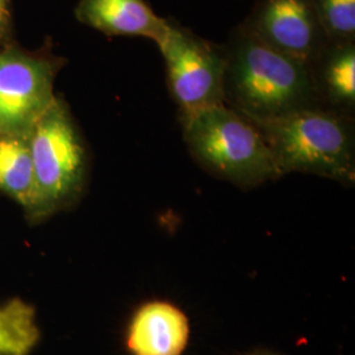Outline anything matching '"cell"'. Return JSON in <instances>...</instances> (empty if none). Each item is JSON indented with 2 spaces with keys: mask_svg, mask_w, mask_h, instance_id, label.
<instances>
[{
  "mask_svg": "<svg viewBox=\"0 0 355 355\" xmlns=\"http://www.w3.org/2000/svg\"><path fill=\"white\" fill-rule=\"evenodd\" d=\"M225 51V104L252 123L321 107L309 66L274 51L245 24Z\"/></svg>",
  "mask_w": 355,
  "mask_h": 355,
  "instance_id": "cell-1",
  "label": "cell"
},
{
  "mask_svg": "<svg viewBox=\"0 0 355 355\" xmlns=\"http://www.w3.org/2000/svg\"><path fill=\"white\" fill-rule=\"evenodd\" d=\"M253 124L280 177L303 173L354 186V127L350 117L313 107Z\"/></svg>",
  "mask_w": 355,
  "mask_h": 355,
  "instance_id": "cell-2",
  "label": "cell"
},
{
  "mask_svg": "<svg viewBox=\"0 0 355 355\" xmlns=\"http://www.w3.org/2000/svg\"><path fill=\"white\" fill-rule=\"evenodd\" d=\"M35 192L26 221L41 224L73 207L89 182V154L86 140L69 104L55 96L29 136Z\"/></svg>",
  "mask_w": 355,
  "mask_h": 355,
  "instance_id": "cell-3",
  "label": "cell"
},
{
  "mask_svg": "<svg viewBox=\"0 0 355 355\" xmlns=\"http://www.w3.org/2000/svg\"><path fill=\"white\" fill-rule=\"evenodd\" d=\"M180 124L192 158L216 178L241 189L279 179L258 128L227 104L180 117Z\"/></svg>",
  "mask_w": 355,
  "mask_h": 355,
  "instance_id": "cell-4",
  "label": "cell"
},
{
  "mask_svg": "<svg viewBox=\"0 0 355 355\" xmlns=\"http://www.w3.org/2000/svg\"><path fill=\"white\" fill-rule=\"evenodd\" d=\"M66 58L49 48L31 51L15 41L0 48V133L29 136L55 99Z\"/></svg>",
  "mask_w": 355,
  "mask_h": 355,
  "instance_id": "cell-5",
  "label": "cell"
},
{
  "mask_svg": "<svg viewBox=\"0 0 355 355\" xmlns=\"http://www.w3.org/2000/svg\"><path fill=\"white\" fill-rule=\"evenodd\" d=\"M165 60L170 96L184 117L209 107L225 104V51L168 20L165 37L158 44Z\"/></svg>",
  "mask_w": 355,
  "mask_h": 355,
  "instance_id": "cell-6",
  "label": "cell"
},
{
  "mask_svg": "<svg viewBox=\"0 0 355 355\" xmlns=\"http://www.w3.org/2000/svg\"><path fill=\"white\" fill-rule=\"evenodd\" d=\"M243 24L274 51L306 66L329 44L312 0H261Z\"/></svg>",
  "mask_w": 355,
  "mask_h": 355,
  "instance_id": "cell-7",
  "label": "cell"
},
{
  "mask_svg": "<svg viewBox=\"0 0 355 355\" xmlns=\"http://www.w3.org/2000/svg\"><path fill=\"white\" fill-rule=\"evenodd\" d=\"M190 320L175 304L152 300L129 322L127 347L132 355H182L190 343Z\"/></svg>",
  "mask_w": 355,
  "mask_h": 355,
  "instance_id": "cell-8",
  "label": "cell"
},
{
  "mask_svg": "<svg viewBox=\"0 0 355 355\" xmlns=\"http://www.w3.org/2000/svg\"><path fill=\"white\" fill-rule=\"evenodd\" d=\"M76 19L107 36H136L158 44L168 20L158 16L145 0H78Z\"/></svg>",
  "mask_w": 355,
  "mask_h": 355,
  "instance_id": "cell-9",
  "label": "cell"
},
{
  "mask_svg": "<svg viewBox=\"0 0 355 355\" xmlns=\"http://www.w3.org/2000/svg\"><path fill=\"white\" fill-rule=\"evenodd\" d=\"M321 108L352 117L355 108V42H329L309 64Z\"/></svg>",
  "mask_w": 355,
  "mask_h": 355,
  "instance_id": "cell-10",
  "label": "cell"
},
{
  "mask_svg": "<svg viewBox=\"0 0 355 355\" xmlns=\"http://www.w3.org/2000/svg\"><path fill=\"white\" fill-rule=\"evenodd\" d=\"M35 179L28 136L0 133V193L19 204L24 214L33 202Z\"/></svg>",
  "mask_w": 355,
  "mask_h": 355,
  "instance_id": "cell-11",
  "label": "cell"
},
{
  "mask_svg": "<svg viewBox=\"0 0 355 355\" xmlns=\"http://www.w3.org/2000/svg\"><path fill=\"white\" fill-rule=\"evenodd\" d=\"M40 338L33 305L20 297L0 304V355H31Z\"/></svg>",
  "mask_w": 355,
  "mask_h": 355,
  "instance_id": "cell-12",
  "label": "cell"
},
{
  "mask_svg": "<svg viewBox=\"0 0 355 355\" xmlns=\"http://www.w3.org/2000/svg\"><path fill=\"white\" fill-rule=\"evenodd\" d=\"M318 23L329 42L355 40V0H312Z\"/></svg>",
  "mask_w": 355,
  "mask_h": 355,
  "instance_id": "cell-13",
  "label": "cell"
},
{
  "mask_svg": "<svg viewBox=\"0 0 355 355\" xmlns=\"http://www.w3.org/2000/svg\"><path fill=\"white\" fill-rule=\"evenodd\" d=\"M15 37V16L12 0H0V48L12 44Z\"/></svg>",
  "mask_w": 355,
  "mask_h": 355,
  "instance_id": "cell-14",
  "label": "cell"
},
{
  "mask_svg": "<svg viewBox=\"0 0 355 355\" xmlns=\"http://www.w3.org/2000/svg\"><path fill=\"white\" fill-rule=\"evenodd\" d=\"M246 355H275L271 354V353H266V352H257V353H250V354Z\"/></svg>",
  "mask_w": 355,
  "mask_h": 355,
  "instance_id": "cell-15",
  "label": "cell"
}]
</instances>
